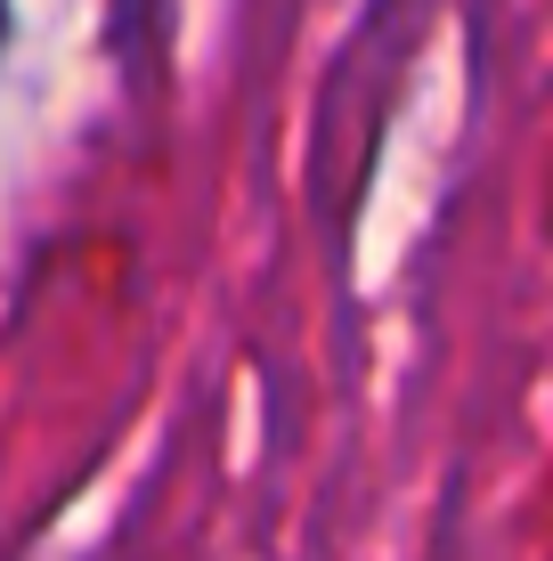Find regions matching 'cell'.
Returning <instances> with one entry per match:
<instances>
[{"mask_svg": "<svg viewBox=\"0 0 553 561\" xmlns=\"http://www.w3.org/2000/svg\"><path fill=\"white\" fill-rule=\"evenodd\" d=\"M0 49H9V0H0Z\"/></svg>", "mask_w": 553, "mask_h": 561, "instance_id": "obj_1", "label": "cell"}]
</instances>
